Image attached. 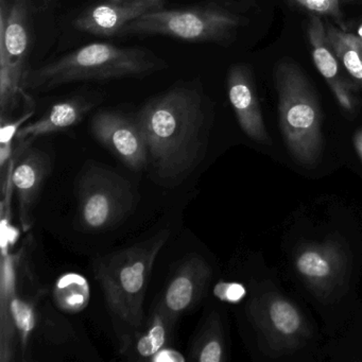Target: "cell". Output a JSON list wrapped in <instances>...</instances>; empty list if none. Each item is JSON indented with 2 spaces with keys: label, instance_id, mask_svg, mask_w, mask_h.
Returning <instances> with one entry per match:
<instances>
[{
  "label": "cell",
  "instance_id": "9c48e42d",
  "mask_svg": "<svg viewBox=\"0 0 362 362\" xmlns=\"http://www.w3.org/2000/svg\"><path fill=\"white\" fill-rule=\"evenodd\" d=\"M90 132L131 170H141L149 164L147 141L136 117L103 110L93 116Z\"/></svg>",
  "mask_w": 362,
  "mask_h": 362
},
{
  "label": "cell",
  "instance_id": "277c9868",
  "mask_svg": "<svg viewBox=\"0 0 362 362\" xmlns=\"http://www.w3.org/2000/svg\"><path fill=\"white\" fill-rule=\"evenodd\" d=\"M279 126L292 158L300 165L315 164L322 154L321 111L317 97L300 69L281 62L274 71Z\"/></svg>",
  "mask_w": 362,
  "mask_h": 362
},
{
  "label": "cell",
  "instance_id": "7c38bea8",
  "mask_svg": "<svg viewBox=\"0 0 362 362\" xmlns=\"http://www.w3.org/2000/svg\"><path fill=\"white\" fill-rule=\"evenodd\" d=\"M30 0L0 3V57L7 58L21 75H26L27 58L33 42Z\"/></svg>",
  "mask_w": 362,
  "mask_h": 362
},
{
  "label": "cell",
  "instance_id": "30bf717a",
  "mask_svg": "<svg viewBox=\"0 0 362 362\" xmlns=\"http://www.w3.org/2000/svg\"><path fill=\"white\" fill-rule=\"evenodd\" d=\"M294 266L311 291L319 298H326L344 279L346 254L334 241L309 243L296 252Z\"/></svg>",
  "mask_w": 362,
  "mask_h": 362
},
{
  "label": "cell",
  "instance_id": "e0dca14e",
  "mask_svg": "<svg viewBox=\"0 0 362 362\" xmlns=\"http://www.w3.org/2000/svg\"><path fill=\"white\" fill-rule=\"evenodd\" d=\"M94 105L93 101L79 96L60 101L37 122L23 126L16 135V141L31 144L37 137L69 130L77 126Z\"/></svg>",
  "mask_w": 362,
  "mask_h": 362
},
{
  "label": "cell",
  "instance_id": "52a82bcc",
  "mask_svg": "<svg viewBox=\"0 0 362 362\" xmlns=\"http://www.w3.org/2000/svg\"><path fill=\"white\" fill-rule=\"evenodd\" d=\"M1 239V274H0V361H12L16 355V343L21 342L23 356L26 355L29 337L35 329V302L21 298L18 294V268L24 250L11 253L13 245L8 233L0 232Z\"/></svg>",
  "mask_w": 362,
  "mask_h": 362
},
{
  "label": "cell",
  "instance_id": "8fae6325",
  "mask_svg": "<svg viewBox=\"0 0 362 362\" xmlns=\"http://www.w3.org/2000/svg\"><path fill=\"white\" fill-rule=\"evenodd\" d=\"M13 151L12 184L18 196L20 221L26 232L33 222V209L41 194L46 179L52 171V158L47 152L31 148L30 144L18 141Z\"/></svg>",
  "mask_w": 362,
  "mask_h": 362
},
{
  "label": "cell",
  "instance_id": "4316f807",
  "mask_svg": "<svg viewBox=\"0 0 362 362\" xmlns=\"http://www.w3.org/2000/svg\"><path fill=\"white\" fill-rule=\"evenodd\" d=\"M344 37L345 40L357 50L360 58L362 59V37H356V35H351V33H344Z\"/></svg>",
  "mask_w": 362,
  "mask_h": 362
},
{
  "label": "cell",
  "instance_id": "ac0fdd59",
  "mask_svg": "<svg viewBox=\"0 0 362 362\" xmlns=\"http://www.w3.org/2000/svg\"><path fill=\"white\" fill-rule=\"evenodd\" d=\"M309 42L311 45L313 63L319 73L329 84L339 105L347 111L354 109V103L347 90L346 84L339 75V64L336 54L328 42L326 29L319 16H313L307 27Z\"/></svg>",
  "mask_w": 362,
  "mask_h": 362
},
{
  "label": "cell",
  "instance_id": "d6986e66",
  "mask_svg": "<svg viewBox=\"0 0 362 362\" xmlns=\"http://www.w3.org/2000/svg\"><path fill=\"white\" fill-rule=\"evenodd\" d=\"M226 340L221 320L211 313L199 330L190 349L192 361L222 362L226 360Z\"/></svg>",
  "mask_w": 362,
  "mask_h": 362
},
{
  "label": "cell",
  "instance_id": "5b68a950",
  "mask_svg": "<svg viewBox=\"0 0 362 362\" xmlns=\"http://www.w3.org/2000/svg\"><path fill=\"white\" fill-rule=\"evenodd\" d=\"M240 16L217 4L158 9L129 23L118 37H175L188 42H223L240 26Z\"/></svg>",
  "mask_w": 362,
  "mask_h": 362
},
{
  "label": "cell",
  "instance_id": "83f0119b",
  "mask_svg": "<svg viewBox=\"0 0 362 362\" xmlns=\"http://www.w3.org/2000/svg\"><path fill=\"white\" fill-rule=\"evenodd\" d=\"M353 144L356 152H357L358 156H359L362 162V129L361 130H358L355 135H354Z\"/></svg>",
  "mask_w": 362,
  "mask_h": 362
},
{
  "label": "cell",
  "instance_id": "9a60e30c",
  "mask_svg": "<svg viewBox=\"0 0 362 362\" xmlns=\"http://www.w3.org/2000/svg\"><path fill=\"white\" fill-rule=\"evenodd\" d=\"M158 6H131L109 0L84 10L74 22L77 30L98 37H118L120 31L144 13L158 9Z\"/></svg>",
  "mask_w": 362,
  "mask_h": 362
},
{
  "label": "cell",
  "instance_id": "3957f363",
  "mask_svg": "<svg viewBox=\"0 0 362 362\" xmlns=\"http://www.w3.org/2000/svg\"><path fill=\"white\" fill-rule=\"evenodd\" d=\"M168 230L132 247L95 259L93 272L116 319L135 329L144 325V302L148 281Z\"/></svg>",
  "mask_w": 362,
  "mask_h": 362
},
{
  "label": "cell",
  "instance_id": "484cf974",
  "mask_svg": "<svg viewBox=\"0 0 362 362\" xmlns=\"http://www.w3.org/2000/svg\"><path fill=\"white\" fill-rule=\"evenodd\" d=\"M116 1L131 6H158L162 3V0H116Z\"/></svg>",
  "mask_w": 362,
  "mask_h": 362
},
{
  "label": "cell",
  "instance_id": "8992f818",
  "mask_svg": "<svg viewBox=\"0 0 362 362\" xmlns=\"http://www.w3.org/2000/svg\"><path fill=\"white\" fill-rule=\"evenodd\" d=\"M78 221L86 232L110 230L122 223L136 205L129 180L98 163L88 162L76 182Z\"/></svg>",
  "mask_w": 362,
  "mask_h": 362
},
{
  "label": "cell",
  "instance_id": "6da1fadb",
  "mask_svg": "<svg viewBox=\"0 0 362 362\" xmlns=\"http://www.w3.org/2000/svg\"><path fill=\"white\" fill-rule=\"evenodd\" d=\"M135 117L147 141L149 164L162 183H179L202 160L211 107L198 82L177 84L153 97Z\"/></svg>",
  "mask_w": 362,
  "mask_h": 362
},
{
  "label": "cell",
  "instance_id": "ba28073f",
  "mask_svg": "<svg viewBox=\"0 0 362 362\" xmlns=\"http://www.w3.org/2000/svg\"><path fill=\"white\" fill-rule=\"evenodd\" d=\"M247 315L257 330L262 349L272 357L298 351L310 338V328L302 311L276 292L254 298L247 305Z\"/></svg>",
  "mask_w": 362,
  "mask_h": 362
},
{
  "label": "cell",
  "instance_id": "cb8c5ba5",
  "mask_svg": "<svg viewBox=\"0 0 362 362\" xmlns=\"http://www.w3.org/2000/svg\"><path fill=\"white\" fill-rule=\"evenodd\" d=\"M215 296L223 302L237 303L243 300L245 296V289L238 283H218L216 285Z\"/></svg>",
  "mask_w": 362,
  "mask_h": 362
},
{
  "label": "cell",
  "instance_id": "603a6c76",
  "mask_svg": "<svg viewBox=\"0 0 362 362\" xmlns=\"http://www.w3.org/2000/svg\"><path fill=\"white\" fill-rule=\"evenodd\" d=\"M35 114V110H27L24 115L14 122H1V128H0V146H12L13 141L16 139L20 129L24 126L25 122Z\"/></svg>",
  "mask_w": 362,
  "mask_h": 362
},
{
  "label": "cell",
  "instance_id": "2e32d148",
  "mask_svg": "<svg viewBox=\"0 0 362 362\" xmlns=\"http://www.w3.org/2000/svg\"><path fill=\"white\" fill-rule=\"evenodd\" d=\"M175 320L158 303L149 320L131 334L120 337V353L131 360H150L170 340Z\"/></svg>",
  "mask_w": 362,
  "mask_h": 362
},
{
  "label": "cell",
  "instance_id": "ffe728a7",
  "mask_svg": "<svg viewBox=\"0 0 362 362\" xmlns=\"http://www.w3.org/2000/svg\"><path fill=\"white\" fill-rule=\"evenodd\" d=\"M54 300L65 313H80L90 300V285L88 279L77 273H67L57 281Z\"/></svg>",
  "mask_w": 362,
  "mask_h": 362
},
{
  "label": "cell",
  "instance_id": "7a4b0ae2",
  "mask_svg": "<svg viewBox=\"0 0 362 362\" xmlns=\"http://www.w3.org/2000/svg\"><path fill=\"white\" fill-rule=\"evenodd\" d=\"M166 66L149 50L92 43L33 71H27L23 86L48 90L71 82L122 79L145 76Z\"/></svg>",
  "mask_w": 362,
  "mask_h": 362
},
{
  "label": "cell",
  "instance_id": "f546056e",
  "mask_svg": "<svg viewBox=\"0 0 362 362\" xmlns=\"http://www.w3.org/2000/svg\"><path fill=\"white\" fill-rule=\"evenodd\" d=\"M0 3H8L7 0H0Z\"/></svg>",
  "mask_w": 362,
  "mask_h": 362
},
{
  "label": "cell",
  "instance_id": "4fadbf2b",
  "mask_svg": "<svg viewBox=\"0 0 362 362\" xmlns=\"http://www.w3.org/2000/svg\"><path fill=\"white\" fill-rule=\"evenodd\" d=\"M211 275V267L204 258L190 256L171 277L160 304L170 317L177 320L192 310L205 296Z\"/></svg>",
  "mask_w": 362,
  "mask_h": 362
},
{
  "label": "cell",
  "instance_id": "d4e9b609",
  "mask_svg": "<svg viewBox=\"0 0 362 362\" xmlns=\"http://www.w3.org/2000/svg\"><path fill=\"white\" fill-rule=\"evenodd\" d=\"M185 357L180 351L173 349H164L158 351L153 357L150 359L152 362H184Z\"/></svg>",
  "mask_w": 362,
  "mask_h": 362
},
{
  "label": "cell",
  "instance_id": "7402d4cb",
  "mask_svg": "<svg viewBox=\"0 0 362 362\" xmlns=\"http://www.w3.org/2000/svg\"><path fill=\"white\" fill-rule=\"evenodd\" d=\"M300 7L315 13L329 16L341 20L339 0H296Z\"/></svg>",
  "mask_w": 362,
  "mask_h": 362
},
{
  "label": "cell",
  "instance_id": "f1b7e54d",
  "mask_svg": "<svg viewBox=\"0 0 362 362\" xmlns=\"http://www.w3.org/2000/svg\"><path fill=\"white\" fill-rule=\"evenodd\" d=\"M52 1H54V0H42V3H43L44 5L46 6L52 5Z\"/></svg>",
  "mask_w": 362,
  "mask_h": 362
},
{
  "label": "cell",
  "instance_id": "5bb4252c",
  "mask_svg": "<svg viewBox=\"0 0 362 362\" xmlns=\"http://www.w3.org/2000/svg\"><path fill=\"white\" fill-rule=\"evenodd\" d=\"M228 95L239 126L243 132L260 144H271L259 101L247 67L235 65L228 71Z\"/></svg>",
  "mask_w": 362,
  "mask_h": 362
},
{
  "label": "cell",
  "instance_id": "44dd1931",
  "mask_svg": "<svg viewBox=\"0 0 362 362\" xmlns=\"http://www.w3.org/2000/svg\"><path fill=\"white\" fill-rule=\"evenodd\" d=\"M326 35L337 59L342 63L347 73L362 86V59L357 50L345 40L344 33L334 27L327 26Z\"/></svg>",
  "mask_w": 362,
  "mask_h": 362
}]
</instances>
